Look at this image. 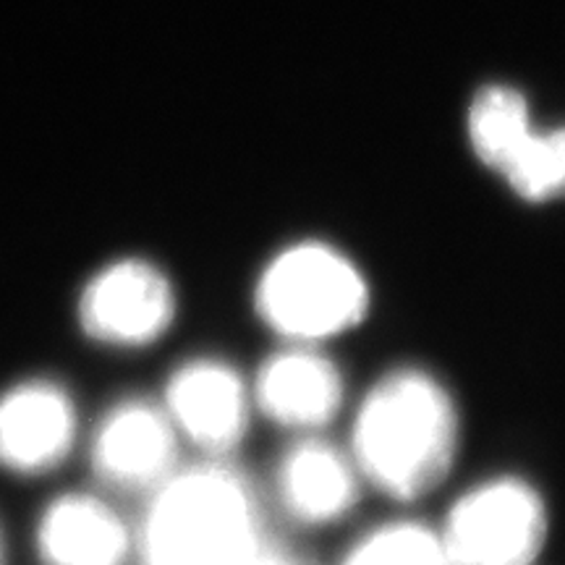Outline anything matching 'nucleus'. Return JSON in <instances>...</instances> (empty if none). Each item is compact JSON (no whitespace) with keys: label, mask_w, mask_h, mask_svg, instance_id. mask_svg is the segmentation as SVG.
I'll return each mask as SVG.
<instances>
[{"label":"nucleus","mask_w":565,"mask_h":565,"mask_svg":"<svg viewBox=\"0 0 565 565\" xmlns=\"http://www.w3.org/2000/svg\"><path fill=\"white\" fill-rule=\"evenodd\" d=\"M461 408L448 383L422 364H395L353 408L349 450L364 487L416 503L454 475Z\"/></svg>","instance_id":"1"},{"label":"nucleus","mask_w":565,"mask_h":565,"mask_svg":"<svg viewBox=\"0 0 565 565\" xmlns=\"http://www.w3.org/2000/svg\"><path fill=\"white\" fill-rule=\"evenodd\" d=\"M265 542L263 500L228 458L179 466L134 534L145 565H244Z\"/></svg>","instance_id":"2"},{"label":"nucleus","mask_w":565,"mask_h":565,"mask_svg":"<svg viewBox=\"0 0 565 565\" xmlns=\"http://www.w3.org/2000/svg\"><path fill=\"white\" fill-rule=\"evenodd\" d=\"M252 309L280 343L324 349L362 328L372 312V282L351 254L301 238L259 267Z\"/></svg>","instance_id":"3"},{"label":"nucleus","mask_w":565,"mask_h":565,"mask_svg":"<svg viewBox=\"0 0 565 565\" xmlns=\"http://www.w3.org/2000/svg\"><path fill=\"white\" fill-rule=\"evenodd\" d=\"M435 529L454 565H536L547 547L550 508L532 479L505 471L466 487Z\"/></svg>","instance_id":"4"},{"label":"nucleus","mask_w":565,"mask_h":565,"mask_svg":"<svg viewBox=\"0 0 565 565\" xmlns=\"http://www.w3.org/2000/svg\"><path fill=\"white\" fill-rule=\"evenodd\" d=\"M179 317V291L171 275L141 257L105 265L79 296V322L92 341L110 349H147Z\"/></svg>","instance_id":"5"},{"label":"nucleus","mask_w":565,"mask_h":565,"mask_svg":"<svg viewBox=\"0 0 565 565\" xmlns=\"http://www.w3.org/2000/svg\"><path fill=\"white\" fill-rule=\"evenodd\" d=\"M160 406L181 443L194 445L204 458H228L257 416L249 377L228 359L212 353L175 366Z\"/></svg>","instance_id":"6"},{"label":"nucleus","mask_w":565,"mask_h":565,"mask_svg":"<svg viewBox=\"0 0 565 565\" xmlns=\"http://www.w3.org/2000/svg\"><path fill=\"white\" fill-rule=\"evenodd\" d=\"M249 385L254 414L296 437L322 435L349 398L341 364L322 345L282 343L259 364Z\"/></svg>","instance_id":"7"},{"label":"nucleus","mask_w":565,"mask_h":565,"mask_svg":"<svg viewBox=\"0 0 565 565\" xmlns=\"http://www.w3.org/2000/svg\"><path fill=\"white\" fill-rule=\"evenodd\" d=\"M181 437L152 401H121L92 437V469L100 482L126 492H154L179 471Z\"/></svg>","instance_id":"8"},{"label":"nucleus","mask_w":565,"mask_h":565,"mask_svg":"<svg viewBox=\"0 0 565 565\" xmlns=\"http://www.w3.org/2000/svg\"><path fill=\"white\" fill-rule=\"evenodd\" d=\"M362 490L364 479L345 445L322 435L296 437L273 475L278 508L301 526L338 524L359 505Z\"/></svg>","instance_id":"9"},{"label":"nucleus","mask_w":565,"mask_h":565,"mask_svg":"<svg viewBox=\"0 0 565 565\" xmlns=\"http://www.w3.org/2000/svg\"><path fill=\"white\" fill-rule=\"evenodd\" d=\"M76 412L53 383L17 385L0 398V466L40 475L61 463L74 445Z\"/></svg>","instance_id":"10"},{"label":"nucleus","mask_w":565,"mask_h":565,"mask_svg":"<svg viewBox=\"0 0 565 565\" xmlns=\"http://www.w3.org/2000/svg\"><path fill=\"white\" fill-rule=\"evenodd\" d=\"M38 547L47 565H124L134 534L100 498L63 494L42 513Z\"/></svg>","instance_id":"11"},{"label":"nucleus","mask_w":565,"mask_h":565,"mask_svg":"<svg viewBox=\"0 0 565 565\" xmlns=\"http://www.w3.org/2000/svg\"><path fill=\"white\" fill-rule=\"evenodd\" d=\"M526 100L511 87H487L469 113V137L477 158L503 175L532 137Z\"/></svg>","instance_id":"12"},{"label":"nucleus","mask_w":565,"mask_h":565,"mask_svg":"<svg viewBox=\"0 0 565 565\" xmlns=\"http://www.w3.org/2000/svg\"><path fill=\"white\" fill-rule=\"evenodd\" d=\"M341 565H454L435 526L422 521H387L353 542Z\"/></svg>","instance_id":"13"},{"label":"nucleus","mask_w":565,"mask_h":565,"mask_svg":"<svg viewBox=\"0 0 565 565\" xmlns=\"http://www.w3.org/2000/svg\"><path fill=\"white\" fill-rule=\"evenodd\" d=\"M503 179L524 202L565 200V129L532 134Z\"/></svg>","instance_id":"14"},{"label":"nucleus","mask_w":565,"mask_h":565,"mask_svg":"<svg viewBox=\"0 0 565 565\" xmlns=\"http://www.w3.org/2000/svg\"><path fill=\"white\" fill-rule=\"evenodd\" d=\"M244 565H307V563H303L296 553H291V550L273 545V542L267 540L265 545L259 547Z\"/></svg>","instance_id":"15"}]
</instances>
